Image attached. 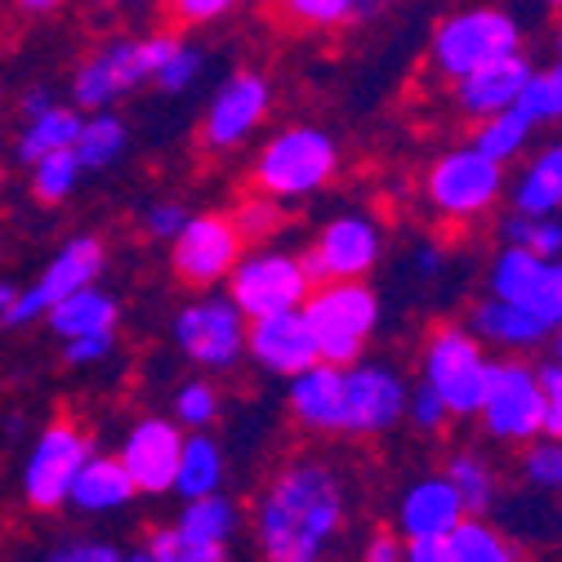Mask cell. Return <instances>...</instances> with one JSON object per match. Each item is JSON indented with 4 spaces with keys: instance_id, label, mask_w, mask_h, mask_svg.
Masks as SVG:
<instances>
[{
    "instance_id": "41",
    "label": "cell",
    "mask_w": 562,
    "mask_h": 562,
    "mask_svg": "<svg viewBox=\"0 0 562 562\" xmlns=\"http://www.w3.org/2000/svg\"><path fill=\"white\" fill-rule=\"evenodd\" d=\"M201 63H205V54L179 41V45L170 49V58L157 67L153 86H157V90H166V94H183V90H188V86L201 77Z\"/></svg>"
},
{
    "instance_id": "9",
    "label": "cell",
    "mask_w": 562,
    "mask_h": 562,
    "mask_svg": "<svg viewBox=\"0 0 562 562\" xmlns=\"http://www.w3.org/2000/svg\"><path fill=\"white\" fill-rule=\"evenodd\" d=\"M518 41H522V32H518V23L505 10H464V14H451L438 27V36H434V67L442 77L460 81L464 72H473L477 63L514 54Z\"/></svg>"
},
{
    "instance_id": "4",
    "label": "cell",
    "mask_w": 562,
    "mask_h": 562,
    "mask_svg": "<svg viewBox=\"0 0 562 562\" xmlns=\"http://www.w3.org/2000/svg\"><path fill=\"white\" fill-rule=\"evenodd\" d=\"M477 419L486 438L505 447H522L544 434V389L540 371L522 358H501L486 367V389L477 402Z\"/></svg>"
},
{
    "instance_id": "30",
    "label": "cell",
    "mask_w": 562,
    "mask_h": 562,
    "mask_svg": "<svg viewBox=\"0 0 562 562\" xmlns=\"http://www.w3.org/2000/svg\"><path fill=\"white\" fill-rule=\"evenodd\" d=\"M447 544H451V562H522L514 540L501 527H491L482 514H464L447 536Z\"/></svg>"
},
{
    "instance_id": "26",
    "label": "cell",
    "mask_w": 562,
    "mask_h": 562,
    "mask_svg": "<svg viewBox=\"0 0 562 562\" xmlns=\"http://www.w3.org/2000/svg\"><path fill=\"white\" fill-rule=\"evenodd\" d=\"M220 486H224V447L205 429H196L192 438H183L170 491H179L183 501H196V496H210V491H220Z\"/></svg>"
},
{
    "instance_id": "3",
    "label": "cell",
    "mask_w": 562,
    "mask_h": 562,
    "mask_svg": "<svg viewBox=\"0 0 562 562\" xmlns=\"http://www.w3.org/2000/svg\"><path fill=\"white\" fill-rule=\"evenodd\" d=\"M339 166V153L330 134L317 125H291L281 130L255 161V188L272 201H300L330 183Z\"/></svg>"
},
{
    "instance_id": "12",
    "label": "cell",
    "mask_w": 562,
    "mask_h": 562,
    "mask_svg": "<svg viewBox=\"0 0 562 562\" xmlns=\"http://www.w3.org/2000/svg\"><path fill=\"white\" fill-rule=\"evenodd\" d=\"M406 380L380 362L344 367V438H375L402 425L406 415Z\"/></svg>"
},
{
    "instance_id": "40",
    "label": "cell",
    "mask_w": 562,
    "mask_h": 562,
    "mask_svg": "<svg viewBox=\"0 0 562 562\" xmlns=\"http://www.w3.org/2000/svg\"><path fill=\"white\" fill-rule=\"evenodd\" d=\"M402 419L419 434H442L451 425V411L429 384H415V389H406V415Z\"/></svg>"
},
{
    "instance_id": "60",
    "label": "cell",
    "mask_w": 562,
    "mask_h": 562,
    "mask_svg": "<svg viewBox=\"0 0 562 562\" xmlns=\"http://www.w3.org/2000/svg\"><path fill=\"white\" fill-rule=\"evenodd\" d=\"M558 491H562V486H558Z\"/></svg>"
},
{
    "instance_id": "17",
    "label": "cell",
    "mask_w": 562,
    "mask_h": 562,
    "mask_svg": "<svg viewBox=\"0 0 562 562\" xmlns=\"http://www.w3.org/2000/svg\"><path fill=\"white\" fill-rule=\"evenodd\" d=\"M268 99L272 94H268V81L259 72L228 77L201 116V144L210 153H228V148L246 144V138L259 130V121L268 116Z\"/></svg>"
},
{
    "instance_id": "42",
    "label": "cell",
    "mask_w": 562,
    "mask_h": 562,
    "mask_svg": "<svg viewBox=\"0 0 562 562\" xmlns=\"http://www.w3.org/2000/svg\"><path fill=\"white\" fill-rule=\"evenodd\" d=\"M358 0H281L291 23H304V27H335L353 14Z\"/></svg>"
},
{
    "instance_id": "57",
    "label": "cell",
    "mask_w": 562,
    "mask_h": 562,
    "mask_svg": "<svg viewBox=\"0 0 562 562\" xmlns=\"http://www.w3.org/2000/svg\"><path fill=\"white\" fill-rule=\"evenodd\" d=\"M263 5H281V0H263Z\"/></svg>"
},
{
    "instance_id": "21",
    "label": "cell",
    "mask_w": 562,
    "mask_h": 562,
    "mask_svg": "<svg viewBox=\"0 0 562 562\" xmlns=\"http://www.w3.org/2000/svg\"><path fill=\"white\" fill-rule=\"evenodd\" d=\"M527 77H531V67H527V58H522L518 49L477 63L473 72H464V77L456 81L460 112H469V116L482 121V116H491V112L514 108L518 94H522V86H527Z\"/></svg>"
},
{
    "instance_id": "1",
    "label": "cell",
    "mask_w": 562,
    "mask_h": 562,
    "mask_svg": "<svg viewBox=\"0 0 562 562\" xmlns=\"http://www.w3.org/2000/svg\"><path fill=\"white\" fill-rule=\"evenodd\" d=\"M348 531V491L326 460H291L277 469L255 505V540L263 562H339Z\"/></svg>"
},
{
    "instance_id": "6",
    "label": "cell",
    "mask_w": 562,
    "mask_h": 562,
    "mask_svg": "<svg viewBox=\"0 0 562 562\" xmlns=\"http://www.w3.org/2000/svg\"><path fill=\"white\" fill-rule=\"evenodd\" d=\"M486 353H482V339L469 326L442 322L429 330L425 344V384L447 402L451 419H473L482 389H486Z\"/></svg>"
},
{
    "instance_id": "34",
    "label": "cell",
    "mask_w": 562,
    "mask_h": 562,
    "mask_svg": "<svg viewBox=\"0 0 562 562\" xmlns=\"http://www.w3.org/2000/svg\"><path fill=\"white\" fill-rule=\"evenodd\" d=\"M27 170H32V192H36V201H45V205H54V201H67V196L77 192L81 175H86L72 148H63V153H49V157L32 161Z\"/></svg>"
},
{
    "instance_id": "38",
    "label": "cell",
    "mask_w": 562,
    "mask_h": 562,
    "mask_svg": "<svg viewBox=\"0 0 562 562\" xmlns=\"http://www.w3.org/2000/svg\"><path fill=\"white\" fill-rule=\"evenodd\" d=\"M505 237H509V246H527L549 259L562 255V220H553V215H514L505 224Z\"/></svg>"
},
{
    "instance_id": "19",
    "label": "cell",
    "mask_w": 562,
    "mask_h": 562,
    "mask_svg": "<svg viewBox=\"0 0 562 562\" xmlns=\"http://www.w3.org/2000/svg\"><path fill=\"white\" fill-rule=\"evenodd\" d=\"M246 353L268 375H281V380H291V375L308 371L313 362H322L317 358V344H313V330H308V322H304L300 308L255 317L246 326Z\"/></svg>"
},
{
    "instance_id": "44",
    "label": "cell",
    "mask_w": 562,
    "mask_h": 562,
    "mask_svg": "<svg viewBox=\"0 0 562 562\" xmlns=\"http://www.w3.org/2000/svg\"><path fill=\"white\" fill-rule=\"evenodd\" d=\"M63 344H67L63 358L72 362V367H94V362H103L112 348H116V335L103 330V335H77V339H63Z\"/></svg>"
},
{
    "instance_id": "50",
    "label": "cell",
    "mask_w": 562,
    "mask_h": 562,
    "mask_svg": "<svg viewBox=\"0 0 562 562\" xmlns=\"http://www.w3.org/2000/svg\"><path fill=\"white\" fill-rule=\"evenodd\" d=\"M402 562H451V544H447V536L406 540V558Z\"/></svg>"
},
{
    "instance_id": "54",
    "label": "cell",
    "mask_w": 562,
    "mask_h": 562,
    "mask_svg": "<svg viewBox=\"0 0 562 562\" xmlns=\"http://www.w3.org/2000/svg\"><path fill=\"white\" fill-rule=\"evenodd\" d=\"M549 339H553V362H562V326H553Z\"/></svg>"
},
{
    "instance_id": "53",
    "label": "cell",
    "mask_w": 562,
    "mask_h": 562,
    "mask_svg": "<svg viewBox=\"0 0 562 562\" xmlns=\"http://www.w3.org/2000/svg\"><path fill=\"white\" fill-rule=\"evenodd\" d=\"M14 286H10V281H0V322H5V313H10V304H14Z\"/></svg>"
},
{
    "instance_id": "56",
    "label": "cell",
    "mask_w": 562,
    "mask_h": 562,
    "mask_svg": "<svg viewBox=\"0 0 562 562\" xmlns=\"http://www.w3.org/2000/svg\"><path fill=\"white\" fill-rule=\"evenodd\" d=\"M558 54H562V32H558Z\"/></svg>"
},
{
    "instance_id": "33",
    "label": "cell",
    "mask_w": 562,
    "mask_h": 562,
    "mask_svg": "<svg viewBox=\"0 0 562 562\" xmlns=\"http://www.w3.org/2000/svg\"><path fill=\"white\" fill-rule=\"evenodd\" d=\"M527 134H531V121L518 112V108H505V112H491L482 116L477 134H473V148L491 161H514L522 148H527Z\"/></svg>"
},
{
    "instance_id": "15",
    "label": "cell",
    "mask_w": 562,
    "mask_h": 562,
    "mask_svg": "<svg viewBox=\"0 0 562 562\" xmlns=\"http://www.w3.org/2000/svg\"><path fill=\"white\" fill-rule=\"evenodd\" d=\"M103 272V241L99 237H72L49 263L45 272L32 281V286L23 295H14L5 322L10 326H23V322H36L45 317L63 295H72L81 286H94V277Z\"/></svg>"
},
{
    "instance_id": "5",
    "label": "cell",
    "mask_w": 562,
    "mask_h": 562,
    "mask_svg": "<svg viewBox=\"0 0 562 562\" xmlns=\"http://www.w3.org/2000/svg\"><path fill=\"white\" fill-rule=\"evenodd\" d=\"M175 45H179V36H138V41H112V45L94 49L72 77L77 108H86V112L112 108L125 90L153 81Z\"/></svg>"
},
{
    "instance_id": "52",
    "label": "cell",
    "mask_w": 562,
    "mask_h": 562,
    "mask_svg": "<svg viewBox=\"0 0 562 562\" xmlns=\"http://www.w3.org/2000/svg\"><path fill=\"white\" fill-rule=\"evenodd\" d=\"M14 5H19L23 14H54L63 0H14Z\"/></svg>"
},
{
    "instance_id": "8",
    "label": "cell",
    "mask_w": 562,
    "mask_h": 562,
    "mask_svg": "<svg viewBox=\"0 0 562 562\" xmlns=\"http://www.w3.org/2000/svg\"><path fill=\"white\" fill-rule=\"evenodd\" d=\"M501 192H505V166L482 157L477 148H456L438 157L429 170V205L451 224L486 215L501 201Z\"/></svg>"
},
{
    "instance_id": "59",
    "label": "cell",
    "mask_w": 562,
    "mask_h": 562,
    "mask_svg": "<svg viewBox=\"0 0 562 562\" xmlns=\"http://www.w3.org/2000/svg\"><path fill=\"white\" fill-rule=\"evenodd\" d=\"M549 5H562V0H549Z\"/></svg>"
},
{
    "instance_id": "32",
    "label": "cell",
    "mask_w": 562,
    "mask_h": 562,
    "mask_svg": "<svg viewBox=\"0 0 562 562\" xmlns=\"http://www.w3.org/2000/svg\"><path fill=\"white\" fill-rule=\"evenodd\" d=\"M237 522H241L237 518V505L228 496H220V491H210V496H196V501L183 505V514H179L175 527H183L188 536L210 540V544H228L237 536Z\"/></svg>"
},
{
    "instance_id": "18",
    "label": "cell",
    "mask_w": 562,
    "mask_h": 562,
    "mask_svg": "<svg viewBox=\"0 0 562 562\" xmlns=\"http://www.w3.org/2000/svg\"><path fill=\"white\" fill-rule=\"evenodd\" d=\"M179 451H183V434L175 419H138L121 442V464L134 482V491L144 496H161L175 486V469H179Z\"/></svg>"
},
{
    "instance_id": "11",
    "label": "cell",
    "mask_w": 562,
    "mask_h": 562,
    "mask_svg": "<svg viewBox=\"0 0 562 562\" xmlns=\"http://www.w3.org/2000/svg\"><path fill=\"white\" fill-rule=\"evenodd\" d=\"M486 286L496 300H509L540 322L562 326V255L549 259L527 246H505L486 272Z\"/></svg>"
},
{
    "instance_id": "48",
    "label": "cell",
    "mask_w": 562,
    "mask_h": 562,
    "mask_svg": "<svg viewBox=\"0 0 562 562\" xmlns=\"http://www.w3.org/2000/svg\"><path fill=\"white\" fill-rule=\"evenodd\" d=\"M183 205H175V201H157V205H148V215H144V228L157 237V241H170L179 228H183Z\"/></svg>"
},
{
    "instance_id": "20",
    "label": "cell",
    "mask_w": 562,
    "mask_h": 562,
    "mask_svg": "<svg viewBox=\"0 0 562 562\" xmlns=\"http://www.w3.org/2000/svg\"><path fill=\"white\" fill-rule=\"evenodd\" d=\"M286 406L295 425L308 434H339L344 438V367L313 362L308 371L291 375Z\"/></svg>"
},
{
    "instance_id": "25",
    "label": "cell",
    "mask_w": 562,
    "mask_h": 562,
    "mask_svg": "<svg viewBox=\"0 0 562 562\" xmlns=\"http://www.w3.org/2000/svg\"><path fill=\"white\" fill-rule=\"evenodd\" d=\"M45 317H49V326H54L58 339H77V335H103V330H116L121 308H116V300H112L108 291H99V286H81V291H72V295H63Z\"/></svg>"
},
{
    "instance_id": "51",
    "label": "cell",
    "mask_w": 562,
    "mask_h": 562,
    "mask_svg": "<svg viewBox=\"0 0 562 562\" xmlns=\"http://www.w3.org/2000/svg\"><path fill=\"white\" fill-rule=\"evenodd\" d=\"M49 103H54V94H49L45 86H36V90H27V94H23V116H36V112H45Z\"/></svg>"
},
{
    "instance_id": "43",
    "label": "cell",
    "mask_w": 562,
    "mask_h": 562,
    "mask_svg": "<svg viewBox=\"0 0 562 562\" xmlns=\"http://www.w3.org/2000/svg\"><path fill=\"white\" fill-rule=\"evenodd\" d=\"M233 224H237V233H241V241H263V237H272L277 228H281V205L272 201V196H255V201H246L237 215H233Z\"/></svg>"
},
{
    "instance_id": "46",
    "label": "cell",
    "mask_w": 562,
    "mask_h": 562,
    "mask_svg": "<svg viewBox=\"0 0 562 562\" xmlns=\"http://www.w3.org/2000/svg\"><path fill=\"white\" fill-rule=\"evenodd\" d=\"M540 389H544V434L562 438V362H549L540 371Z\"/></svg>"
},
{
    "instance_id": "14",
    "label": "cell",
    "mask_w": 562,
    "mask_h": 562,
    "mask_svg": "<svg viewBox=\"0 0 562 562\" xmlns=\"http://www.w3.org/2000/svg\"><path fill=\"white\" fill-rule=\"evenodd\" d=\"M90 456V438L77 429V425H67V419H58V425H49L27 464H23V496L32 509H58L67 505V491H72L77 482V469L86 464Z\"/></svg>"
},
{
    "instance_id": "22",
    "label": "cell",
    "mask_w": 562,
    "mask_h": 562,
    "mask_svg": "<svg viewBox=\"0 0 562 562\" xmlns=\"http://www.w3.org/2000/svg\"><path fill=\"white\" fill-rule=\"evenodd\" d=\"M460 518H464V505L456 496V486L447 482V473L411 482L402 491V501H397V531H402V540L451 536Z\"/></svg>"
},
{
    "instance_id": "58",
    "label": "cell",
    "mask_w": 562,
    "mask_h": 562,
    "mask_svg": "<svg viewBox=\"0 0 562 562\" xmlns=\"http://www.w3.org/2000/svg\"><path fill=\"white\" fill-rule=\"evenodd\" d=\"M99 5H112V0H99Z\"/></svg>"
},
{
    "instance_id": "55",
    "label": "cell",
    "mask_w": 562,
    "mask_h": 562,
    "mask_svg": "<svg viewBox=\"0 0 562 562\" xmlns=\"http://www.w3.org/2000/svg\"><path fill=\"white\" fill-rule=\"evenodd\" d=\"M121 562H157L148 549H138V553H130V558H121Z\"/></svg>"
},
{
    "instance_id": "49",
    "label": "cell",
    "mask_w": 562,
    "mask_h": 562,
    "mask_svg": "<svg viewBox=\"0 0 562 562\" xmlns=\"http://www.w3.org/2000/svg\"><path fill=\"white\" fill-rule=\"evenodd\" d=\"M406 558V540L402 531H375L367 544H362V562H402Z\"/></svg>"
},
{
    "instance_id": "47",
    "label": "cell",
    "mask_w": 562,
    "mask_h": 562,
    "mask_svg": "<svg viewBox=\"0 0 562 562\" xmlns=\"http://www.w3.org/2000/svg\"><path fill=\"white\" fill-rule=\"evenodd\" d=\"M49 562H121V553L108 540H72V544H58Z\"/></svg>"
},
{
    "instance_id": "35",
    "label": "cell",
    "mask_w": 562,
    "mask_h": 562,
    "mask_svg": "<svg viewBox=\"0 0 562 562\" xmlns=\"http://www.w3.org/2000/svg\"><path fill=\"white\" fill-rule=\"evenodd\" d=\"M148 553L157 562H228V544H210L188 536L183 527H161L148 536Z\"/></svg>"
},
{
    "instance_id": "10",
    "label": "cell",
    "mask_w": 562,
    "mask_h": 562,
    "mask_svg": "<svg viewBox=\"0 0 562 562\" xmlns=\"http://www.w3.org/2000/svg\"><path fill=\"white\" fill-rule=\"evenodd\" d=\"M175 344L188 362L205 371H228L246 353V317L233 300L205 295L175 317Z\"/></svg>"
},
{
    "instance_id": "45",
    "label": "cell",
    "mask_w": 562,
    "mask_h": 562,
    "mask_svg": "<svg viewBox=\"0 0 562 562\" xmlns=\"http://www.w3.org/2000/svg\"><path fill=\"white\" fill-rule=\"evenodd\" d=\"M233 5H237V0H166V14L175 23H215Z\"/></svg>"
},
{
    "instance_id": "27",
    "label": "cell",
    "mask_w": 562,
    "mask_h": 562,
    "mask_svg": "<svg viewBox=\"0 0 562 562\" xmlns=\"http://www.w3.org/2000/svg\"><path fill=\"white\" fill-rule=\"evenodd\" d=\"M81 112L77 108H63V103H49L45 112L27 116L23 125V138H19V161L32 166L49 153H63V148H72L77 144V134H81Z\"/></svg>"
},
{
    "instance_id": "13",
    "label": "cell",
    "mask_w": 562,
    "mask_h": 562,
    "mask_svg": "<svg viewBox=\"0 0 562 562\" xmlns=\"http://www.w3.org/2000/svg\"><path fill=\"white\" fill-rule=\"evenodd\" d=\"M175 241V272L183 286L210 291L228 281V272L241 259V233L228 215H192L183 228L170 237Z\"/></svg>"
},
{
    "instance_id": "23",
    "label": "cell",
    "mask_w": 562,
    "mask_h": 562,
    "mask_svg": "<svg viewBox=\"0 0 562 562\" xmlns=\"http://www.w3.org/2000/svg\"><path fill=\"white\" fill-rule=\"evenodd\" d=\"M469 330L482 339V344H496V348H514V353H522V348H536L553 335L549 322H540L536 313L509 304V300H496V295H486L473 304L469 313Z\"/></svg>"
},
{
    "instance_id": "2",
    "label": "cell",
    "mask_w": 562,
    "mask_h": 562,
    "mask_svg": "<svg viewBox=\"0 0 562 562\" xmlns=\"http://www.w3.org/2000/svg\"><path fill=\"white\" fill-rule=\"evenodd\" d=\"M300 313L313 330L317 358L335 367L362 362L367 344L380 330V300L367 281H317Z\"/></svg>"
},
{
    "instance_id": "24",
    "label": "cell",
    "mask_w": 562,
    "mask_h": 562,
    "mask_svg": "<svg viewBox=\"0 0 562 562\" xmlns=\"http://www.w3.org/2000/svg\"><path fill=\"white\" fill-rule=\"evenodd\" d=\"M134 501V482L116 456H86L77 469V482L67 491V505H77L81 514H116Z\"/></svg>"
},
{
    "instance_id": "31",
    "label": "cell",
    "mask_w": 562,
    "mask_h": 562,
    "mask_svg": "<svg viewBox=\"0 0 562 562\" xmlns=\"http://www.w3.org/2000/svg\"><path fill=\"white\" fill-rule=\"evenodd\" d=\"M125 144H130L125 121H121V116H112L108 108H99L90 121H81V134H77L72 153H77L81 170H108V166H116V161H121Z\"/></svg>"
},
{
    "instance_id": "29",
    "label": "cell",
    "mask_w": 562,
    "mask_h": 562,
    "mask_svg": "<svg viewBox=\"0 0 562 562\" xmlns=\"http://www.w3.org/2000/svg\"><path fill=\"white\" fill-rule=\"evenodd\" d=\"M442 473L456 486L464 514H486L491 505H496V496H501V473H496V464H491L482 451H456Z\"/></svg>"
},
{
    "instance_id": "39",
    "label": "cell",
    "mask_w": 562,
    "mask_h": 562,
    "mask_svg": "<svg viewBox=\"0 0 562 562\" xmlns=\"http://www.w3.org/2000/svg\"><path fill=\"white\" fill-rule=\"evenodd\" d=\"M215 415H220V393L210 389L205 380H192V384H183L179 393H175V425H183V429H210L215 425Z\"/></svg>"
},
{
    "instance_id": "37",
    "label": "cell",
    "mask_w": 562,
    "mask_h": 562,
    "mask_svg": "<svg viewBox=\"0 0 562 562\" xmlns=\"http://www.w3.org/2000/svg\"><path fill=\"white\" fill-rule=\"evenodd\" d=\"M522 477L536 486V491H558L562 486V438H531L522 442V460H518Z\"/></svg>"
},
{
    "instance_id": "7",
    "label": "cell",
    "mask_w": 562,
    "mask_h": 562,
    "mask_svg": "<svg viewBox=\"0 0 562 562\" xmlns=\"http://www.w3.org/2000/svg\"><path fill=\"white\" fill-rule=\"evenodd\" d=\"M313 291V277L304 268L300 255L286 250H259L237 259V268L228 272V300L241 308L246 322L268 317V313H291L304 308Z\"/></svg>"
},
{
    "instance_id": "16",
    "label": "cell",
    "mask_w": 562,
    "mask_h": 562,
    "mask_svg": "<svg viewBox=\"0 0 562 562\" xmlns=\"http://www.w3.org/2000/svg\"><path fill=\"white\" fill-rule=\"evenodd\" d=\"M380 246L384 237L367 215H339L317 233L313 250L300 259L313 277V286L317 281H362L380 263Z\"/></svg>"
},
{
    "instance_id": "36",
    "label": "cell",
    "mask_w": 562,
    "mask_h": 562,
    "mask_svg": "<svg viewBox=\"0 0 562 562\" xmlns=\"http://www.w3.org/2000/svg\"><path fill=\"white\" fill-rule=\"evenodd\" d=\"M514 108H518L531 125H540V121H562V63H553L549 72H540V77L531 72Z\"/></svg>"
},
{
    "instance_id": "28",
    "label": "cell",
    "mask_w": 562,
    "mask_h": 562,
    "mask_svg": "<svg viewBox=\"0 0 562 562\" xmlns=\"http://www.w3.org/2000/svg\"><path fill=\"white\" fill-rule=\"evenodd\" d=\"M562 210V144L544 148L514 188V215H558Z\"/></svg>"
}]
</instances>
